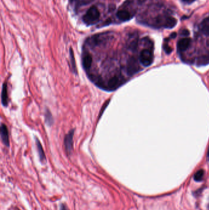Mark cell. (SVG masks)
Here are the masks:
<instances>
[{"label":"cell","mask_w":209,"mask_h":210,"mask_svg":"<svg viewBox=\"0 0 209 210\" xmlns=\"http://www.w3.org/2000/svg\"><path fill=\"white\" fill-rule=\"evenodd\" d=\"M112 39V35H110L109 33H105L92 36L91 37L88 38L86 42L89 46L91 47H95L98 46L104 45Z\"/></svg>","instance_id":"1"},{"label":"cell","mask_w":209,"mask_h":210,"mask_svg":"<svg viewBox=\"0 0 209 210\" xmlns=\"http://www.w3.org/2000/svg\"><path fill=\"white\" fill-rule=\"evenodd\" d=\"M100 17V11L95 6H93L88 9V10L84 15L83 17V21L86 24L90 25L98 21Z\"/></svg>","instance_id":"2"},{"label":"cell","mask_w":209,"mask_h":210,"mask_svg":"<svg viewBox=\"0 0 209 210\" xmlns=\"http://www.w3.org/2000/svg\"><path fill=\"white\" fill-rule=\"evenodd\" d=\"M139 60L144 66H148L153 61V55L152 52L149 49H144L141 52Z\"/></svg>","instance_id":"3"},{"label":"cell","mask_w":209,"mask_h":210,"mask_svg":"<svg viewBox=\"0 0 209 210\" xmlns=\"http://www.w3.org/2000/svg\"><path fill=\"white\" fill-rule=\"evenodd\" d=\"M123 83V78L120 74H114L110 77L107 83V88L108 90H114L118 88Z\"/></svg>","instance_id":"4"},{"label":"cell","mask_w":209,"mask_h":210,"mask_svg":"<svg viewBox=\"0 0 209 210\" xmlns=\"http://www.w3.org/2000/svg\"><path fill=\"white\" fill-rule=\"evenodd\" d=\"M126 70L127 74L129 76H132L139 71V66L136 58L132 57L128 59L126 66Z\"/></svg>","instance_id":"5"},{"label":"cell","mask_w":209,"mask_h":210,"mask_svg":"<svg viewBox=\"0 0 209 210\" xmlns=\"http://www.w3.org/2000/svg\"><path fill=\"white\" fill-rule=\"evenodd\" d=\"M74 130H71L64 138V146L67 152H71L72 150V144H73V136H74Z\"/></svg>","instance_id":"6"},{"label":"cell","mask_w":209,"mask_h":210,"mask_svg":"<svg viewBox=\"0 0 209 210\" xmlns=\"http://www.w3.org/2000/svg\"><path fill=\"white\" fill-rule=\"evenodd\" d=\"M92 62L93 58L91 55L87 52H85L82 56V63L84 69L86 71H88L90 69L92 65Z\"/></svg>","instance_id":"7"},{"label":"cell","mask_w":209,"mask_h":210,"mask_svg":"<svg viewBox=\"0 0 209 210\" xmlns=\"http://www.w3.org/2000/svg\"><path fill=\"white\" fill-rule=\"evenodd\" d=\"M1 138L3 143L6 146H9V133H8V130L5 124H2L1 127Z\"/></svg>","instance_id":"8"},{"label":"cell","mask_w":209,"mask_h":210,"mask_svg":"<svg viewBox=\"0 0 209 210\" xmlns=\"http://www.w3.org/2000/svg\"><path fill=\"white\" fill-rule=\"evenodd\" d=\"M190 44H191V39L186 38L180 40L178 42L177 47L180 51H185L189 47Z\"/></svg>","instance_id":"9"},{"label":"cell","mask_w":209,"mask_h":210,"mask_svg":"<svg viewBox=\"0 0 209 210\" xmlns=\"http://www.w3.org/2000/svg\"><path fill=\"white\" fill-rule=\"evenodd\" d=\"M117 17L122 21H128L131 19L130 13L125 10H120L117 12Z\"/></svg>","instance_id":"10"},{"label":"cell","mask_w":209,"mask_h":210,"mask_svg":"<svg viewBox=\"0 0 209 210\" xmlns=\"http://www.w3.org/2000/svg\"><path fill=\"white\" fill-rule=\"evenodd\" d=\"M200 29L203 34L209 36V17L205 19L201 23Z\"/></svg>","instance_id":"11"},{"label":"cell","mask_w":209,"mask_h":210,"mask_svg":"<svg viewBox=\"0 0 209 210\" xmlns=\"http://www.w3.org/2000/svg\"><path fill=\"white\" fill-rule=\"evenodd\" d=\"M1 100L2 103L5 106L7 105L8 102V96H7V86L6 83H4L2 88V93H1Z\"/></svg>","instance_id":"12"},{"label":"cell","mask_w":209,"mask_h":210,"mask_svg":"<svg viewBox=\"0 0 209 210\" xmlns=\"http://www.w3.org/2000/svg\"><path fill=\"white\" fill-rule=\"evenodd\" d=\"M177 23V21L176 19L172 17H167L164 21V26L166 28H172L176 25Z\"/></svg>","instance_id":"13"},{"label":"cell","mask_w":209,"mask_h":210,"mask_svg":"<svg viewBox=\"0 0 209 210\" xmlns=\"http://www.w3.org/2000/svg\"><path fill=\"white\" fill-rule=\"evenodd\" d=\"M137 38L136 36H131L128 41V47L131 50H135L137 46Z\"/></svg>","instance_id":"14"},{"label":"cell","mask_w":209,"mask_h":210,"mask_svg":"<svg viewBox=\"0 0 209 210\" xmlns=\"http://www.w3.org/2000/svg\"><path fill=\"white\" fill-rule=\"evenodd\" d=\"M36 146H37V149H38V154H39V158H40V160L42 162H44L45 161V159L46 158H45V155L43 148H42V146H41V143L38 140V139L36 138Z\"/></svg>","instance_id":"15"},{"label":"cell","mask_w":209,"mask_h":210,"mask_svg":"<svg viewBox=\"0 0 209 210\" xmlns=\"http://www.w3.org/2000/svg\"><path fill=\"white\" fill-rule=\"evenodd\" d=\"M204 174V170L200 169V170L197 171L195 173V174H194V179L196 181H201L202 180V179H203Z\"/></svg>","instance_id":"16"},{"label":"cell","mask_w":209,"mask_h":210,"mask_svg":"<svg viewBox=\"0 0 209 210\" xmlns=\"http://www.w3.org/2000/svg\"><path fill=\"white\" fill-rule=\"evenodd\" d=\"M70 56H71V64H72V70L74 72L76 73H77V69H76V65L75 63V60H74V54L72 49H70Z\"/></svg>","instance_id":"17"},{"label":"cell","mask_w":209,"mask_h":210,"mask_svg":"<svg viewBox=\"0 0 209 210\" xmlns=\"http://www.w3.org/2000/svg\"><path fill=\"white\" fill-rule=\"evenodd\" d=\"M45 121L50 126H51L52 124L53 123V118L52 114L50 113L49 111H47L45 113Z\"/></svg>","instance_id":"18"},{"label":"cell","mask_w":209,"mask_h":210,"mask_svg":"<svg viewBox=\"0 0 209 210\" xmlns=\"http://www.w3.org/2000/svg\"><path fill=\"white\" fill-rule=\"evenodd\" d=\"M93 0H79V2H77V4H79V6H82V5H85L86 4L90 3V2H91ZM78 4V5H79Z\"/></svg>","instance_id":"19"},{"label":"cell","mask_w":209,"mask_h":210,"mask_svg":"<svg viewBox=\"0 0 209 210\" xmlns=\"http://www.w3.org/2000/svg\"><path fill=\"white\" fill-rule=\"evenodd\" d=\"M164 49H165V51L167 53V54H170L171 52H172V48L169 45H168L167 44H165L164 45Z\"/></svg>","instance_id":"20"},{"label":"cell","mask_w":209,"mask_h":210,"mask_svg":"<svg viewBox=\"0 0 209 210\" xmlns=\"http://www.w3.org/2000/svg\"><path fill=\"white\" fill-rule=\"evenodd\" d=\"M189 34V31L186 29H184L181 31V35H183V36H188Z\"/></svg>","instance_id":"21"},{"label":"cell","mask_w":209,"mask_h":210,"mask_svg":"<svg viewBox=\"0 0 209 210\" xmlns=\"http://www.w3.org/2000/svg\"><path fill=\"white\" fill-rule=\"evenodd\" d=\"M176 36H177V33H175V32H174V33H172L170 35V38H172V39H174V38H176Z\"/></svg>","instance_id":"22"},{"label":"cell","mask_w":209,"mask_h":210,"mask_svg":"<svg viewBox=\"0 0 209 210\" xmlns=\"http://www.w3.org/2000/svg\"><path fill=\"white\" fill-rule=\"evenodd\" d=\"M60 210H67L66 207L64 205H62L61 207H60Z\"/></svg>","instance_id":"23"},{"label":"cell","mask_w":209,"mask_h":210,"mask_svg":"<svg viewBox=\"0 0 209 210\" xmlns=\"http://www.w3.org/2000/svg\"><path fill=\"white\" fill-rule=\"evenodd\" d=\"M144 1H145V0H138V2H139V3H142V2H144Z\"/></svg>","instance_id":"24"},{"label":"cell","mask_w":209,"mask_h":210,"mask_svg":"<svg viewBox=\"0 0 209 210\" xmlns=\"http://www.w3.org/2000/svg\"><path fill=\"white\" fill-rule=\"evenodd\" d=\"M208 157H209V152H208Z\"/></svg>","instance_id":"25"}]
</instances>
